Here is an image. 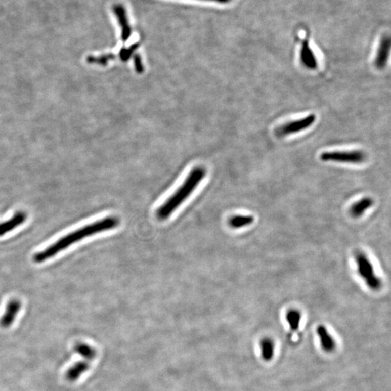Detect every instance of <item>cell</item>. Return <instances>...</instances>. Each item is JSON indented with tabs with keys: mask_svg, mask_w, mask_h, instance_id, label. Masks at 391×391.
<instances>
[{
	"mask_svg": "<svg viewBox=\"0 0 391 391\" xmlns=\"http://www.w3.org/2000/svg\"><path fill=\"white\" fill-rule=\"evenodd\" d=\"M118 224L119 220L116 217L110 216L80 228L79 229H77L73 232L65 235L63 237L58 239L56 242L49 246L48 248L35 254L33 257V262L37 264L46 262L47 260L52 259L53 256H56L59 253L70 247L71 245L79 242L81 240L90 237L97 233L113 229L116 228Z\"/></svg>",
	"mask_w": 391,
	"mask_h": 391,
	"instance_id": "1",
	"label": "cell"
},
{
	"mask_svg": "<svg viewBox=\"0 0 391 391\" xmlns=\"http://www.w3.org/2000/svg\"><path fill=\"white\" fill-rule=\"evenodd\" d=\"M205 174V169L202 167H196L193 169L184 181V184L157 209V216L158 219L162 221L167 219L191 195V193L195 190Z\"/></svg>",
	"mask_w": 391,
	"mask_h": 391,
	"instance_id": "2",
	"label": "cell"
},
{
	"mask_svg": "<svg viewBox=\"0 0 391 391\" xmlns=\"http://www.w3.org/2000/svg\"><path fill=\"white\" fill-rule=\"evenodd\" d=\"M320 159L324 162L361 164L365 162L366 154L360 150L333 151L323 152L320 154Z\"/></svg>",
	"mask_w": 391,
	"mask_h": 391,
	"instance_id": "3",
	"label": "cell"
},
{
	"mask_svg": "<svg viewBox=\"0 0 391 391\" xmlns=\"http://www.w3.org/2000/svg\"><path fill=\"white\" fill-rule=\"evenodd\" d=\"M357 265H358V271L361 276L365 280L366 283L370 289L373 291H377L382 286V282L380 278L375 275L373 267L368 258L365 254H357Z\"/></svg>",
	"mask_w": 391,
	"mask_h": 391,
	"instance_id": "4",
	"label": "cell"
},
{
	"mask_svg": "<svg viewBox=\"0 0 391 391\" xmlns=\"http://www.w3.org/2000/svg\"><path fill=\"white\" fill-rule=\"evenodd\" d=\"M316 115L315 114H310L298 120L286 122L276 129L277 135L283 137L303 132L312 127L316 122Z\"/></svg>",
	"mask_w": 391,
	"mask_h": 391,
	"instance_id": "5",
	"label": "cell"
},
{
	"mask_svg": "<svg viewBox=\"0 0 391 391\" xmlns=\"http://www.w3.org/2000/svg\"><path fill=\"white\" fill-rule=\"evenodd\" d=\"M21 307V302L18 299H12L8 302L6 311L0 318V326L3 328H9L14 323Z\"/></svg>",
	"mask_w": 391,
	"mask_h": 391,
	"instance_id": "6",
	"label": "cell"
},
{
	"mask_svg": "<svg viewBox=\"0 0 391 391\" xmlns=\"http://www.w3.org/2000/svg\"><path fill=\"white\" fill-rule=\"evenodd\" d=\"M390 36H385L381 39L375 59V65L378 70H383L387 65L390 55Z\"/></svg>",
	"mask_w": 391,
	"mask_h": 391,
	"instance_id": "7",
	"label": "cell"
},
{
	"mask_svg": "<svg viewBox=\"0 0 391 391\" xmlns=\"http://www.w3.org/2000/svg\"><path fill=\"white\" fill-rule=\"evenodd\" d=\"M114 13L117 18L120 27H121V38L124 42L127 41L132 34V27L129 24L127 19L126 11L122 5H115L113 7Z\"/></svg>",
	"mask_w": 391,
	"mask_h": 391,
	"instance_id": "8",
	"label": "cell"
},
{
	"mask_svg": "<svg viewBox=\"0 0 391 391\" xmlns=\"http://www.w3.org/2000/svg\"><path fill=\"white\" fill-rule=\"evenodd\" d=\"M27 220V214L24 211H18L13 217L5 222L0 223V237L6 233L11 232L18 226L24 223Z\"/></svg>",
	"mask_w": 391,
	"mask_h": 391,
	"instance_id": "9",
	"label": "cell"
},
{
	"mask_svg": "<svg viewBox=\"0 0 391 391\" xmlns=\"http://www.w3.org/2000/svg\"><path fill=\"white\" fill-rule=\"evenodd\" d=\"M300 60L303 66L310 70H315L317 68L318 63L316 55L310 47L307 40H303L302 42L301 52H300Z\"/></svg>",
	"mask_w": 391,
	"mask_h": 391,
	"instance_id": "10",
	"label": "cell"
},
{
	"mask_svg": "<svg viewBox=\"0 0 391 391\" xmlns=\"http://www.w3.org/2000/svg\"><path fill=\"white\" fill-rule=\"evenodd\" d=\"M90 363L87 361L77 362L67 371L65 377L69 382H75L80 378V376L90 370Z\"/></svg>",
	"mask_w": 391,
	"mask_h": 391,
	"instance_id": "11",
	"label": "cell"
},
{
	"mask_svg": "<svg viewBox=\"0 0 391 391\" xmlns=\"http://www.w3.org/2000/svg\"><path fill=\"white\" fill-rule=\"evenodd\" d=\"M317 333L323 350L328 353L333 352L335 350L336 345H335V342L333 337L329 333L326 328L324 325H319L317 327Z\"/></svg>",
	"mask_w": 391,
	"mask_h": 391,
	"instance_id": "12",
	"label": "cell"
},
{
	"mask_svg": "<svg viewBox=\"0 0 391 391\" xmlns=\"http://www.w3.org/2000/svg\"><path fill=\"white\" fill-rule=\"evenodd\" d=\"M373 204V200L370 197H365L355 203L351 209L352 215L355 218L360 217L365 211Z\"/></svg>",
	"mask_w": 391,
	"mask_h": 391,
	"instance_id": "13",
	"label": "cell"
},
{
	"mask_svg": "<svg viewBox=\"0 0 391 391\" xmlns=\"http://www.w3.org/2000/svg\"><path fill=\"white\" fill-rule=\"evenodd\" d=\"M262 357L266 362H269L274 357L275 345L270 338H265L260 342Z\"/></svg>",
	"mask_w": 391,
	"mask_h": 391,
	"instance_id": "14",
	"label": "cell"
},
{
	"mask_svg": "<svg viewBox=\"0 0 391 391\" xmlns=\"http://www.w3.org/2000/svg\"><path fill=\"white\" fill-rule=\"evenodd\" d=\"M75 352L82 356L83 358L88 361L93 360L97 357V351L89 344L78 343L74 346Z\"/></svg>",
	"mask_w": 391,
	"mask_h": 391,
	"instance_id": "15",
	"label": "cell"
},
{
	"mask_svg": "<svg viewBox=\"0 0 391 391\" xmlns=\"http://www.w3.org/2000/svg\"><path fill=\"white\" fill-rule=\"evenodd\" d=\"M254 218L250 215H236L231 218L229 221V225L233 228H241L252 224Z\"/></svg>",
	"mask_w": 391,
	"mask_h": 391,
	"instance_id": "16",
	"label": "cell"
},
{
	"mask_svg": "<svg viewBox=\"0 0 391 391\" xmlns=\"http://www.w3.org/2000/svg\"><path fill=\"white\" fill-rule=\"evenodd\" d=\"M301 315L296 310H290L286 314V320L289 325L290 328L293 332H296L299 328Z\"/></svg>",
	"mask_w": 391,
	"mask_h": 391,
	"instance_id": "17",
	"label": "cell"
},
{
	"mask_svg": "<svg viewBox=\"0 0 391 391\" xmlns=\"http://www.w3.org/2000/svg\"><path fill=\"white\" fill-rule=\"evenodd\" d=\"M139 47V44L136 43L134 45H132L130 48L127 49L122 48L121 51L120 52V58L123 61H126L129 58L132 57L133 54L135 53L136 50H137Z\"/></svg>",
	"mask_w": 391,
	"mask_h": 391,
	"instance_id": "18",
	"label": "cell"
},
{
	"mask_svg": "<svg viewBox=\"0 0 391 391\" xmlns=\"http://www.w3.org/2000/svg\"><path fill=\"white\" fill-rule=\"evenodd\" d=\"M134 63H135L136 70L138 72H142L143 70L142 59H141L139 55H135V57H134Z\"/></svg>",
	"mask_w": 391,
	"mask_h": 391,
	"instance_id": "19",
	"label": "cell"
},
{
	"mask_svg": "<svg viewBox=\"0 0 391 391\" xmlns=\"http://www.w3.org/2000/svg\"><path fill=\"white\" fill-rule=\"evenodd\" d=\"M203 1L216 2V3H222V4H226V3H230L231 0H203Z\"/></svg>",
	"mask_w": 391,
	"mask_h": 391,
	"instance_id": "20",
	"label": "cell"
}]
</instances>
